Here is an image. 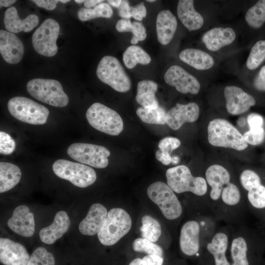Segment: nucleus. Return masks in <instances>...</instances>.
<instances>
[{"mask_svg":"<svg viewBox=\"0 0 265 265\" xmlns=\"http://www.w3.org/2000/svg\"><path fill=\"white\" fill-rule=\"evenodd\" d=\"M265 241L243 223L232 226L228 253L231 265H260Z\"/></svg>","mask_w":265,"mask_h":265,"instance_id":"1","label":"nucleus"},{"mask_svg":"<svg viewBox=\"0 0 265 265\" xmlns=\"http://www.w3.org/2000/svg\"><path fill=\"white\" fill-rule=\"evenodd\" d=\"M218 222L211 214L198 212L196 218L184 223L179 237L182 253L188 256H201L206 242L218 227Z\"/></svg>","mask_w":265,"mask_h":265,"instance_id":"2","label":"nucleus"},{"mask_svg":"<svg viewBox=\"0 0 265 265\" xmlns=\"http://www.w3.org/2000/svg\"><path fill=\"white\" fill-rule=\"evenodd\" d=\"M166 177L167 185L174 192L178 194L185 192L192 193L199 198L210 213L209 188L205 177L194 176L187 166L179 165L168 169L166 172Z\"/></svg>","mask_w":265,"mask_h":265,"instance_id":"3","label":"nucleus"},{"mask_svg":"<svg viewBox=\"0 0 265 265\" xmlns=\"http://www.w3.org/2000/svg\"><path fill=\"white\" fill-rule=\"evenodd\" d=\"M208 140L213 146L243 151L248 147L243 135L228 121L221 118L211 120L208 126Z\"/></svg>","mask_w":265,"mask_h":265,"instance_id":"4","label":"nucleus"},{"mask_svg":"<svg viewBox=\"0 0 265 265\" xmlns=\"http://www.w3.org/2000/svg\"><path fill=\"white\" fill-rule=\"evenodd\" d=\"M232 226H218L208 239L201 255L203 265H231L227 255Z\"/></svg>","mask_w":265,"mask_h":265,"instance_id":"5","label":"nucleus"},{"mask_svg":"<svg viewBox=\"0 0 265 265\" xmlns=\"http://www.w3.org/2000/svg\"><path fill=\"white\" fill-rule=\"evenodd\" d=\"M132 225L131 218L126 211L119 208L111 209L97 234L98 239L104 245H112L129 232Z\"/></svg>","mask_w":265,"mask_h":265,"instance_id":"6","label":"nucleus"},{"mask_svg":"<svg viewBox=\"0 0 265 265\" xmlns=\"http://www.w3.org/2000/svg\"><path fill=\"white\" fill-rule=\"evenodd\" d=\"M28 93L36 99L55 107H64L69 98L59 81L55 80L34 79L26 84Z\"/></svg>","mask_w":265,"mask_h":265,"instance_id":"7","label":"nucleus"},{"mask_svg":"<svg viewBox=\"0 0 265 265\" xmlns=\"http://www.w3.org/2000/svg\"><path fill=\"white\" fill-rule=\"evenodd\" d=\"M86 117L93 128L107 134L118 135L123 130V121L119 114L101 103L93 104L87 109Z\"/></svg>","mask_w":265,"mask_h":265,"instance_id":"8","label":"nucleus"},{"mask_svg":"<svg viewBox=\"0 0 265 265\" xmlns=\"http://www.w3.org/2000/svg\"><path fill=\"white\" fill-rule=\"evenodd\" d=\"M7 108L14 118L32 125L45 124L49 115V110L46 107L24 97L17 96L10 99Z\"/></svg>","mask_w":265,"mask_h":265,"instance_id":"9","label":"nucleus"},{"mask_svg":"<svg viewBox=\"0 0 265 265\" xmlns=\"http://www.w3.org/2000/svg\"><path fill=\"white\" fill-rule=\"evenodd\" d=\"M147 193L166 219L173 220L182 215L183 210L181 203L167 184L156 182L149 186Z\"/></svg>","mask_w":265,"mask_h":265,"instance_id":"10","label":"nucleus"},{"mask_svg":"<svg viewBox=\"0 0 265 265\" xmlns=\"http://www.w3.org/2000/svg\"><path fill=\"white\" fill-rule=\"evenodd\" d=\"M99 80L119 92H126L131 87V81L119 61L110 55L104 56L96 70Z\"/></svg>","mask_w":265,"mask_h":265,"instance_id":"11","label":"nucleus"},{"mask_svg":"<svg viewBox=\"0 0 265 265\" xmlns=\"http://www.w3.org/2000/svg\"><path fill=\"white\" fill-rule=\"evenodd\" d=\"M53 170L57 177L81 188L92 185L97 178L96 173L92 167L66 159H59L55 161L53 164Z\"/></svg>","mask_w":265,"mask_h":265,"instance_id":"12","label":"nucleus"},{"mask_svg":"<svg viewBox=\"0 0 265 265\" xmlns=\"http://www.w3.org/2000/svg\"><path fill=\"white\" fill-rule=\"evenodd\" d=\"M72 159L97 168H104L108 164L110 151L105 147L89 143H75L67 149Z\"/></svg>","mask_w":265,"mask_h":265,"instance_id":"13","label":"nucleus"},{"mask_svg":"<svg viewBox=\"0 0 265 265\" xmlns=\"http://www.w3.org/2000/svg\"><path fill=\"white\" fill-rule=\"evenodd\" d=\"M60 30V26L54 19L45 20L35 30L32 36L34 50L41 55L52 57L56 54V45Z\"/></svg>","mask_w":265,"mask_h":265,"instance_id":"14","label":"nucleus"},{"mask_svg":"<svg viewBox=\"0 0 265 265\" xmlns=\"http://www.w3.org/2000/svg\"><path fill=\"white\" fill-rule=\"evenodd\" d=\"M165 82L175 87L183 94H197L200 89L198 80L192 75L178 65L170 67L164 76Z\"/></svg>","mask_w":265,"mask_h":265,"instance_id":"15","label":"nucleus"},{"mask_svg":"<svg viewBox=\"0 0 265 265\" xmlns=\"http://www.w3.org/2000/svg\"><path fill=\"white\" fill-rule=\"evenodd\" d=\"M199 107L195 103H177L167 112L166 124L171 129L178 130L185 123L196 121L199 117Z\"/></svg>","mask_w":265,"mask_h":265,"instance_id":"16","label":"nucleus"},{"mask_svg":"<svg viewBox=\"0 0 265 265\" xmlns=\"http://www.w3.org/2000/svg\"><path fill=\"white\" fill-rule=\"evenodd\" d=\"M224 95L226 109L232 115L244 113L256 104V101L251 95L236 86L225 87Z\"/></svg>","mask_w":265,"mask_h":265,"instance_id":"17","label":"nucleus"},{"mask_svg":"<svg viewBox=\"0 0 265 265\" xmlns=\"http://www.w3.org/2000/svg\"><path fill=\"white\" fill-rule=\"evenodd\" d=\"M26 248L9 238H0V261L4 265H27L30 260Z\"/></svg>","mask_w":265,"mask_h":265,"instance_id":"18","label":"nucleus"},{"mask_svg":"<svg viewBox=\"0 0 265 265\" xmlns=\"http://www.w3.org/2000/svg\"><path fill=\"white\" fill-rule=\"evenodd\" d=\"M7 224L13 232L25 237H30L34 233V215L25 205H20L14 209Z\"/></svg>","mask_w":265,"mask_h":265,"instance_id":"19","label":"nucleus"},{"mask_svg":"<svg viewBox=\"0 0 265 265\" xmlns=\"http://www.w3.org/2000/svg\"><path fill=\"white\" fill-rule=\"evenodd\" d=\"M0 52L7 63L17 64L23 58L24 47L22 41L15 34L1 29Z\"/></svg>","mask_w":265,"mask_h":265,"instance_id":"20","label":"nucleus"},{"mask_svg":"<svg viewBox=\"0 0 265 265\" xmlns=\"http://www.w3.org/2000/svg\"><path fill=\"white\" fill-rule=\"evenodd\" d=\"M105 207L100 203L92 204L85 217L80 222L79 229L83 235L93 236L99 233L107 214Z\"/></svg>","mask_w":265,"mask_h":265,"instance_id":"21","label":"nucleus"},{"mask_svg":"<svg viewBox=\"0 0 265 265\" xmlns=\"http://www.w3.org/2000/svg\"><path fill=\"white\" fill-rule=\"evenodd\" d=\"M70 225V220L67 212L59 211L55 214L53 223L41 229L39 234L40 239L45 244H52L62 237Z\"/></svg>","mask_w":265,"mask_h":265,"instance_id":"22","label":"nucleus"},{"mask_svg":"<svg viewBox=\"0 0 265 265\" xmlns=\"http://www.w3.org/2000/svg\"><path fill=\"white\" fill-rule=\"evenodd\" d=\"M3 21L6 29L10 32L16 33L23 31H31L38 25L39 18L35 14H30L24 19H21L16 8L11 6L5 11Z\"/></svg>","mask_w":265,"mask_h":265,"instance_id":"23","label":"nucleus"},{"mask_svg":"<svg viewBox=\"0 0 265 265\" xmlns=\"http://www.w3.org/2000/svg\"><path fill=\"white\" fill-rule=\"evenodd\" d=\"M177 27L176 17L169 10L160 11L157 17L156 30L159 42L168 44L173 39Z\"/></svg>","mask_w":265,"mask_h":265,"instance_id":"24","label":"nucleus"},{"mask_svg":"<svg viewBox=\"0 0 265 265\" xmlns=\"http://www.w3.org/2000/svg\"><path fill=\"white\" fill-rule=\"evenodd\" d=\"M236 38L234 30L230 27H215L205 33L202 41L208 49L215 52L231 44Z\"/></svg>","mask_w":265,"mask_h":265,"instance_id":"25","label":"nucleus"},{"mask_svg":"<svg viewBox=\"0 0 265 265\" xmlns=\"http://www.w3.org/2000/svg\"><path fill=\"white\" fill-rule=\"evenodd\" d=\"M194 1L180 0L177 5V15L183 24L189 30H195L203 25L202 15L194 9Z\"/></svg>","mask_w":265,"mask_h":265,"instance_id":"26","label":"nucleus"},{"mask_svg":"<svg viewBox=\"0 0 265 265\" xmlns=\"http://www.w3.org/2000/svg\"><path fill=\"white\" fill-rule=\"evenodd\" d=\"M180 59L197 70H207L214 64L211 55L202 50L196 49H186L179 54Z\"/></svg>","mask_w":265,"mask_h":265,"instance_id":"27","label":"nucleus"},{"mask_svg":"<svg viewBox=\"0 0 265 265\" xmlns=\"http://www.w3.org/2000/svg\"><path fill=\"white\" fill-rule=\"evenodd\" d=\"M158 84L151 80H143L138 82L135 100L142 107L155 109L159 106L156 97Z\"/></svg>","mask_w":265,"mask_h":265,"instance_id":"28","label":"nucleus"},{"mask_svg":"<svg viewBox=\"0 0 265 265\" xmlns=\"http://www.w3.org/2000/svg\"><path fill=\"white\" fill-rule=\"evenodd\" d=\"M22 173L20 168L11 163L0 162V192L13 188L20 182Z\"/></svg>","mask_w":265,"mask_h":265,"instance_id":"29","label":"nucleus"},{"mask_svg":"<svg viewBox=\"0 0 265 265\" xmlns=\"http://www.w3.org/2000/svg\"><path fill=\"white\" fill-rule=\"evenodd\" d=\"M115 28L120 32H132V36L131 43L132 44H136L139 41L145 40L147 36L146 29L139 22L134 21L132 23L129 19H120L117 22Z\"/></svg>","mask_w":265,"mask_h":265,"instance_id":"30","label":"nucleus"},{"mask_svg":"<svg viewBox=\"0 0 265 265\" xmlns=\"http://www.w3.org/2000/svg\"><path fill=\"white\" fill-rule=\"evenodd\" d=\"M123 59L125 66L129 69L134 68L137 64L147 65L151 58L141 47L132 45L129 46L123 53Z\"/></svg>","mask_w":265,"mask_h":265,"instance_id":"31","label":"nucleus"},{"mask_svg":"<svg viewBox=\"0 0 265 265\" xmlns=\"http://www.w3.org/2000/svg\"><path fill=\"white\" fill-rule=\"evenodd\" d=\"M136 113L144 123L150 124L164 125L166 124V112L160 106L156 108L150 109L140 107L136 110Z\"/></svg>","mask_w":265,"mask_h":265,"instance_id":"32","label":"nucleus"},{"mask_svg":"<svg viewBox=\"0 0 265 265\" xmlns=\"http://www.w3.org/2000/svg\"><path fill=\"white\" fill-rule=\"evenodd\" d=\"M141 223L142 238L153 242L157 241L161 234V225L158 221L149 215H145L142 217Z\"/></svg>","mask_w":265,"mask_h":265,"instance_id":"33","label":"nucleus"},{"mask_svg":"<svg viewBox=\"0 0 265 265\" xmlns=\"http://www.w3.org/2000/svg\"><path fill=\"white\" fill-rule=\"evenodd\" d=\"M77 14L80 21H86L100 17L110 18L113 14V11L107 3L102 2L93 8H81L78 10Z\"/></svg>","mask_w":265,"mask_h":265,"instance_id":"34","label":"nucleus"},{"mask_svg":"<svg viewBox=\"0 0 265 265\" xmlns=\"http://www.w3.org/2000/svg\"><path fill=\"white\" fill-rule=\"evenodd\" d=\"M245 19L251 27L256 28L261 27L265 22V0L258 1L250 8Z\"/></svg>","mask_w":265,"mask_h":265,"instance_id":"35","label":"nucleus"},{"mask_svg":"<svg viewBox=\"0 0 265 265\" xmlns=\"http://www.w3.org/2000/svg\"><path fill=\"white\" fill-rule=\"evenodd\" d=\"M265 60V40L257 41L252 47L246 65L250 70L258 68Z\"/></svg>","mask_w":265,"mask_h":265,"instance_id":"36","label":"nucleus"},{"mask_svg":"<svg viewBox=\"0 0 265 265\" xmlns=\"http://www.w3.org/2000/svg\"><path fill=\"white\" fill-rule=\"evenodd\" d=\"M133 249L136 252H144L148 255L163 256L162 249L153 242L143 238H137L132 243Z\"/></svg>","mask_w":265,"mask_h":265,"instance_id":"37","label":"nucleus"},{"mask_svg":"<svg viewBox=\"0 0 265 265\" xmlns=\"http://www.w3.org/2000/svg\"><path fill=\"white\" fill-rule=\"evenodd\" d=\"M27 265H55V260L51 252L43 247H39L30 255Z\"/></svg>","mask_w":265,"mask_h":265,"instance_id":"38","label":"nucleus"},{"mask_svg":"<svg viewBox=\"0 0 265 265\" xmlns=\"http://www.w3.org/2000/svg\"><path fill=\"white\" fill-rule=\"evenodd\" d=\"M243 135L247 144L258 145L263 142L265 137V131L263 127L249 129Z\"/></svg>","mask_w":265,"mask_h":265,"instance_id":"39","label":"nucleus"},{"mask_svg":"<svg viewBox=\"0 0 265 265\" xmlns=\"http://www.w3.org/2000/svg\"><path fill=\"white\" fill-rule=\"evenodd\" d=\"M15 142L13 139L7 133L0 132V153L2 155H10L15 149Z\"/></svg>","mask_w":265,"mask_h":265,"instance_id":"40","label":"nucleus"},{"mask_svg":"<svg viewBox=\"0 0 265 265\" xmlns=\"http://www.w3.org/2000/svg\"><path fill=\"white\" fill-rule=\"evenodd\" d=\"M181 145V141L179 139L174 137H166L162 139L159 142L158 147L159 149L171 154Z\"/></svg>","mask_w":265,"mask_h":265,"instance_id":"41","label":"nucleus"},{"mask_svg":"<svg viewBox=\"0 0 265 265\" xmlns=\"http://www.w3.org/2000/svg\"><path fill=\"white\" fill-rule=\"evenodd\" d=\"M131 14L135 20L141 21L147 15L146 8L143 2H141L134 6H131Z\"/></svg>","mask_w":265,"mask_h":265,"instance_id":"42","label":"nucleus"},{"mask_svg":"<svg viewBox=\"0 0 265 265\" xmlns=\"http://www.w3.org/2000/svg\"><path fill=\"white\" fill-rule=\"evenodd\" d=\"M247 122L249 129H254L263 127L264 120L261 115L252 113L247 116Z\"/></svg>","mask_w":265,"mask_h":265,"instance_id":"43","label":"nucleus"},{"mask_svg":"<svg viewBox=\"0 0 265 265\" xmlns=\"http://www.w3.org/2000/svg\"><path fill=\"white\" fill-rule=\"evenodd\" d=\"M253 84L256 89L265 91V65L261 69L254 80Z\"/></svg>","mask_w":265,"mask_h":265,"instance_id":"44","label":"nucleus"},{"mask_svg":"<svg viewBox=\"0 0 265 265\" xmlns=\"http://www.w3.org/2000/svg\"><path fill=\"white\" fill-rule=\"evenodd\" d=\"M143 265H162L163 258L156 255H148L142 259Z\"/></svg>","mask_w":265,"mask_h":265,"instance_id":"45","label":"nucleus"},{"mask_svg":"<svg viewBox=\"0 0 265 265\" xmlns=\"http://www.w3.org/2000/svg\"><path fill=\"white\" fill-rule=\"evenodd\" d=\"M118 8V14L121 17L126 19H128L132 17L130 12L131 6L129 5V2L127 0H122Z\"/></svg>","mask_w":265,"mask_h":265,"instance_id":"46","label":"nucleus"},{"mask_svg":"<svg viewBox=\"0 0 265 265\" xmlns=\"http://www.w3.org/2000/svg\"><path fill=\"white\" fill-rule=\"evenodd\" d=\"M31 1L35 3L38 7L52 10L55 8L56 4L59 1L57 0H33Z\"/></svg>","mask_w":265,"mask_h":265,"instance_id":"47","label":"nucleus"},{"mask_svg":"<svg viewBox=\"0 0 265 265\" xmlns=\"http://www.w3.org/2000/svg\"><path fill=\"white\" fill-rule=\"evenodd\" d=\"M156 158L164 165L169 164L172 161V157L170 154L164 152L160 149L158 150L156 153Z\"/></svg>","mask_w":265,"mask_h":265,"instance_id":"48","label":"nucleus"},{"mask_svg":"<svg viewBox=\"0 0 265 265\" xmlns=\"http://www.w3.org/2000/svg\"><path fill=\"white\" fill-rule=\"evenodd\" d=\"M103 0H86L84 2V5L85 8H91L95 7L97 4H100L103 2Z\"/></svg>","mask_w":265,"mask_h":265,"instance_id":"49","label":"nucleus"},{"mask_svg":"<svg viewBox=\"0 0 265 265\" xmlns=\"http://www.w3.org/2000/svg\"><path fill=\"white\" fill-rule=\"evenodd\" d=\"M16 1V0H0V7H8L14 4Z\"/></svg>","mask_w":265,"mask_h":265,"instance_id":"50","label":"nucleus"},{"mask_svg":"<svg viewBox=\"0 0 265 265\" xmlns=\"http://www.w3.org/2000/svg\"><path fill=\"white\" fill-rule=\"evenodd\" d=\"M107 2L112 6L118 8L122 2L121 0H108Z\"/></svg>","mask_w":265,"mask_h":265,"instance_id":"51","label":"nucleus"},{"mask_svg":"<svg viewBox=\"0 0 265 265\" xmlns=\"http://www.w3.org/2000/svg\"><path fill=\"white\" fill-rule=\"evenodd\" d=\"M129 265H143L142 259L136 258L132 260Z\"/></svg>","mask_w":265,"mask_h":265,"instance_id":"52","label":"nucleus"},{"mask_svg":"<svg viewBox=\"0 0 265 265\" xmlns=\"http://www.w3.org/2000/svg\"><path fill=\"white\" fill-rule=\"evenodd\" d=\"M179 161V159L177 157H172V161L171 162H172L174 164H177L178 163Z\"/></svg>","mask_w":265,"mask_h":265,"instance_id":"53","label":"nucleus"},{"mask_svg":"<svg viewBox=\"0 0 265 265\" xmlns=\"http://www.w3.org/2000/svg\"><path fill=\"white\" fill-rule=\"evenodd\" d=\"M59 2L62 3H66L68 2H69L70 0H58Z\"/></svg>","mask_w":265,"mask_h":265,"instance_id":"54","label":"nucleus"},{"mask_svg":"<svg viewBox=\"0 0 265 265\" xmlns=\"http://www.w3.org/2000/svg\"><path fill=\"white\" fill-rule=\"evenodd\" d=\"M75 1L77 3H80L82 2H84L85 0H75Z\"/></svg>","mask_w":265,"mask_h":265,"instance_id":"55","label":"nucleus"},{"mask_svg":"<svg viewBox=\"0 0 265 265\" xmlns=\"http://www.w3.org/2000/svg\"><path fill=\"white\" fill-rule=\"evenodd\" d=\"M146 1L148 2H152L155 1L156 0H147Z\"/></svg>","mask_w":265,"mask_h":265,"instance_id":"56","label":"nucleus"},{"mask_svg":"<svg viewBox=\"0 0 265 265\" xmlns=\"http://www.w3.org/2000/svg\"><path fill=\"white\" fill-rule=\"evenodd\" d=\"M264 215H265V214H264Z\"/></svg>","mask_w":265,"mask_h":265,"instance_id":"57","label":"nucleus"}]
</instances>
